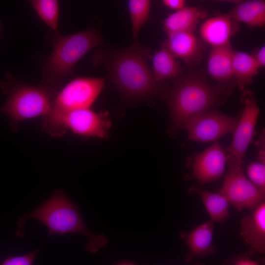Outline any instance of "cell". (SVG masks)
Returning <instances> with one entry per match:
<instances>
[{"mask_svg": "<svg viewBox=\"0 0 265 265\" xmlns=\"http://www.w3.org/2000/svg\"><path fill=\"white\" fill-rule=\"evenodd\" d=\"M79 209V205L73 203L63 189H56L49 198L34 211L20 217L17 223L16 235L23 237L26 222L34 219L46 226L49 236L70 233L82 234L88 239L86 249L91 253H96L108 241L104 235L96 236L88 230Z\"/></svg>", "mask_w": 265, "mask_h": 265, "instance_id": "obj_3", "label": "cell"}, {"mask_svg": "<svg viewBox=\"0 0 265 265\" xmlns=\"http://www.w3.org/2000/svg\"><path fill=\"white\" fill-rule=\"evenodd\" d=\"M241 101L243 109L233 132L232 142L225 151L228 165L242 167L246 150L256 133V125L260 110L251 92L245 91Z\"/></svg>", "mask_w": 265, "mask_h": 265, "instance_id": "obj_8", "label": "cell"}, {"mask_svg": "<svg viewBox=\"0 0 265 265\" xmlns=\"http://www.w3.org/2000/svg\"><path fill=\"white\" fill-rule=\"evenodd\" d=\"M161 46L176 59H182L189 66L196 64L202 57L200 42L193 31H178L168 34Z\"/></svg>", "mask_w": 265, "mask_h": 265, "instance_id": "obj_12", "label": "cell"}, {"mask_svg": "<svg viewBox=\"0 0 265 265\" xmlns=\"http://www.w3.org/2000/svg\"><path fill=\"white\" fill-rule=\"evenodd\" d=\"M32 6L39 18L56 34L58 33L59 4L56 0H32Z\"/></svg>", "mask_w": 265, "mask_h": 265, "instance_id": "obj_22", "label": "cell"}, {"mask_svg": "<svg viewBox=\"0 0 265 265\" xmlns=\"http://www.w3.org/2000/svg\"><path fill=\"white\" fill-rule=\"evenodd\" d=\"M265 132H262L260 140L258 141L259 161L265 162Z\"/></svg>", "mask_w": 265, "mask_h": 265, "instance_id": "obj_29", "label": "cell"}, {"mask_svg": "<svg viewBox=\"0 0 265 265\" xmlns=\"http://www.w3.org/2000/svg\"><path fill=\"white\" fill-rule=\"evenodd\" d=\"M6 79L0 82L2 93L7 95L0 107V114L9 118V125L13 132L17 131L22 121L43 117L51 111L59 89L42 82L37 85L21 83L8 74Z\"/></svg>", "mask_w": 265, "mask_h": 265, "instance_id": "obj_4", "label": "cell"}, {"mask_svg": "<svg viewBox=\"0 0 265 265\" xmlns=\"http://www.w3.org/2000/svg\"><path fill=\"white\" fill-rule=\"evenodd\" d=\"M242 218L240 235L249 247L251 252L260 254L265 253V202L252 210Z\"/></svg>", "mask_w": 265, "mask_h": 265, "instance_id": "obj_13", "label": "cell"}, {"mask_svg": "<svg viewBox=\"0 0 265 265\" xmlns=\"http://www.w3.org/2000/svg\"><path fill=\"white\" fill-rule=\"evenodd\" d=\"M132 265L129 264H121V265Z\"/></svg>", "mask_w": 265, "mask_h": 265, "instance_id": "obj_31", "label": "cell"}, {"mask_svg": "<svg viewBox=\"0 0 265 265\" xmlns=\"http://www.w3.org/2000/svg\"><path fill=\"white\" fill-rule=\"evenodd\" d=\"M232 68L235 83L241 90L252 82L259 70L252 55L241 51H233Z\"/></svg>", "mask_w": 265, "mask_h": 265, "instance_id": "obj_20", "label": "cell"}, {"mask_svg": "<svg viewBox=\"0 0 265 265\" xmlns=\"http://www.w3.org/2000/svg\"><path fill=\"white\" fill-rule=\"evenodd\" d=\"M191 192H197L213 222L222 223L230 216L229 203L222 194L213 193L200 188H192Z\"/></svg>", "mask_w": 265, "mask_h": 265, "instance_id": "obj_21", "label": "cell"}, {"mask_svg": "<svg viewBox=\"0 0 265 265\" xmlns=\"http://www.w3.org/2000/svg\"><path fill=\"white\" fill-rule=\"evenodd\" d=\"M214 222L210 220L197 226L186 237L188 249L185 261L190 263L199 258L207 257L216 252L213 243Z\"/></svg>", "mask_w": 265, "mask_h": 265, "instance_id": "obj_15", "label": "cell"}, {"mask_svg": "<svg viewBox=\"0 0 265 265\" xmlns=\"http://www.w3.org/2000/svg\"><path fill=\"white\" fill-rule=\"evenodd\" d=\"M151 57L152 74L158 82L174 80L182 74L180 62L165 48L161 46Z\"/></svg>", "mask_w": 265, "mask_h": 265, "instance_id": "obj_19", "label": "cell"}, {"mask_svg": "<svg viewBox=\"0 0 265 265\" xmlns=\"http://www.w3.org/2000/svg\"><path fill=\"white\" fill-rule=\"evenodd\" d=\"M238 29L237 22L226 14L206 20L201 24L199 32L205 42L215 48L230 44L231 38Z\"/></svg>", "mask_w": 265, "mask_h": 265, "instance_id": "obj_14", "label": "cell"}, {"mask_svg": "<svg viewBox=\"0 0 265 265\" xmlns=\"http://www.w3.org/2000/svg\"><path fill=\"white\" fill-rule=\"evenodd\" d=\"M173 80L171 87L161 96L170 111L169 132L172 135L185 129L200 115L223 104L231 92L230 88L212 85L197 73L181 74Z\"/></svg>", "mask_w": 265, "mask_h": 265, "instance_id": "obj_2", "label": "cell"}, {"mask_svg": "<svg viewBox=\"0 0 265 265\" xmlns=\"http://www.w3.org/2000/svg\"><path fill=\"white\" fill-rule=\"evenodd\" d=\"M218 192L238 211L253 210L265 202V192L249 180L242 166L236 165H228L223 184Z\"/></svg>", "mask_w": 265, "mask_h": 265, "instance_id": "obj_9", "label": "cell"}, {"mask_svg": "<svg viewBox=\"0 0 265 265\" xmlns=\"http://www.w3.org/2000/svg\"><path fill=\"white\" fill-rule=\"evenodd\" d=\"M207 14L204 9L186 6L167 16L163 21V29L167 34L178 31H193Z\"/></svg>", "mask_w": 265, "mask_h": 265, "instance_id": "obj_17", "label": "cell"}, {"mask_svg": "<svg viewBox=\"0 0 265 265\" xmlns=\"http://www.w3.org/2000/svg\"><path fill=\"white\" fill-rule=\"evenodd\" d=\"M231 265H262L247 256H240L234 259Z\"/></svg>", "mask_w": 265, "mask_h": 265, "instance_id": "obj_28", "label": "cell"}, {"mask_svg": "<svg viewBox=\"0 0 265 265\" xmlns=\"http://www.w3.org/2000/svg\"><path fill=\"white\" fill-rule=\"evenodd\" d=\"M233 53L231 44L212 48L207 62L209 76L219 85L230 89L236 84L232 68Z\"/></svg>", "mask_w": 265, "mask_h": 265, "instance_id": "obj_16", "label": "cell"}, {"mask_svg": "<svg viewBox=\"0 0 265 265\" xmlns=\"http://www.w3.org/2000/svg\"><path fill=\"white\" fill-rule=\"evenodd\" d=\"M226 14L236 22H241L252 27H263L265 25V1L239 2Z\"/></svg>", "mask_w": 265, "mask_h": 265, "instance_id": "obj_18", "label": "cell"}, {"mask_svg": "<svg viewBox=\"0 0 265 265\" xmlns=\"http://www.w3.org/2000/svg\"><path fill=\"white\" fill-rule=\"evenodd\" d=\"M194 265H206L201 263H196Z\"/></svg>", "mask_w": 265, "mask_h": 265, "instance_id": "obj_30", "label": "cell"}, {"mask_svg": "<svg viewBox=\"0 0 265 265\" xmlns=\"http://www.w3.org/2000/svg\"><path fill=\"white\" fill-rule=\"evenodd\" d=\"M103 45L100 34L93 28L65 36L56 34L52 52L43 66L42 82L60 90L63 79L72 73L76 63L90 50Z\"/></svg>", "mask_w": 265, "mask_h": 265, "instance_id": "obj_5", "label": "cell"}, {"mask_svg": "<svg viewBox=\"0 0 265 265\" xmlns=\"http://www.w3.org/2000/svg\"><path fill=\"white\" fill-rule=\"evenodd\" d=\"M104 78L78 77L61 89L51 111L42 117L41 129L48 135L60 118L66 112L77 109L90 108L102 91Z\"/></svg>", "mask_w": 265, "mask_h": 265, "instance_id": "obj_6", "label": "cell"}, {"mask_svg": "<svg viewBox=\"0 0 265 265\" xmlns=\"http://www.w3.org/2000/svg\"><path fill=\"white\" fill-rule=\"evenodd\" d=\"M162 2L165 6L175 11L186 6V1L185 0H163Z\"/></svg>", "mask_w": 265, "mask_h": 265, "instance_id": "obj_27", "label": "cell"}, {"mask_svg": "<svg viewBox=\"0 0 265 265\" xmlns=\"http://www.w3.org/2000/svg\"><path fill=\"white\" fill-rule=\"evenodd\" d=\"M238 118L227 115L212 108L196 118L185 129L187 140L203 142L214 141L233 132Z\"/></svg>", "mask_w": 265, "mask_h": 265, "instance_id": "obj_10", "label": "cell"}, {"mask_svg": "<svg viewBox=\"0 0 265 265\" xmlns=\"http://www.w3.org/2000/svg\"><path fill=\"white\" fill-rule=\"evenodd\" d=\"M247 177L256 187L265 192V162H251L246 168Z\"/></svg>", "mask_w": 265, "mask_h": 265, "instance_id": "obj_24", "label": "cell"}, {"mask_svg": "<svg viewBox=\"0 0 265 265\" xmlns=\"http://www.w3.org/2000/svg\"><path fill=\"white\" fill-rule=\"evenodd\" d=\"M150 56L151 50L135 39L125 49L96 50L92 61L95 65L105 67L122 99L151 101L161 96L167 88L164 83L155 79L148 63Z\"/></svg>", "mask_w": 265, "mask_h": 265, "instance_id": "obj_1", "label": "cell"}, {"mask_svg": "<svg viewBox=\"0 0 265 265\" xmlns=\"http://www.w3.org/2000/svg\"><path fill=\"white\" fill-rule=\"evenodd\" d=\"M111 123L109 113L96 112L91 108L74 109L63 114L50 134L60 137L68 131L84 137L105 139L108 136Z\"/></svg>", "mask_w": 265, "mask_h": 265, "instance_id": "obj_7", "label": "cell"}, {"mask_svg": "<svg viewBox=\"0 0 265 265\" xmlns=\"http://www.w3.org/2000/svg\"><path fill=\"white\" fill-rule=\"evenodd\" d=\"M253 58L259 69L265 66V46L259 49L254 54L252 55Z\"/></svg>", "mask_w": 265, "mask_h": 265, "instance_id": "obj_26", "label": "cell"}, {"mask_svg": "<svg viewBox=\"0 0 265 265\" xmlns=\"http://www.w3.org/2000/svg\"><path fill=\"white\" fill-rule=\"evenodd\" d=\"M151 1L150 0H129L128 7L132 24V37L136 39L150 15Z\"/></svg>", "mask_w": 265, "mask_h": 265, "instance_id": "obj_23", "label": "cell"}, {"mask_svg": "<svg viewBox=\"0 0 265 265\" xmlns=\"http://www.w3.org/2000/svg\"><path fill=\"white\" fill-rule=\"evenodd\" d=\"M38 251V249H36L24 255L9 257L1 265H32Z\"/></svg>", "mask_w": 265, "mask_h": 265, "instance_id": "obj_25", "label": "cell"}, {"mask_svg": "<svg viewBox=\"0 0 265 265\" xmlns=\"http://www.w3.org/2000/svg\"></svg>", "mask_w": 265, "mask_h": 265, "instance_id": "obj_32", "label": "cell"}, {"mask_svg": "<svg viewBox=\"0 0 265 265\" xmlns=\"http://www.w3.org/2000/svg\"><path fill=\"white\" fill-rule=\"evenodd\" d=\"M227 162L225 150L216 143L194 156L192 177L202 186L217 180L223 175Z\"/></svg>", "mask_w": 265, "mask_h": 265, "instance_id": "obj_11", "label": "cell"}]
</instances>
